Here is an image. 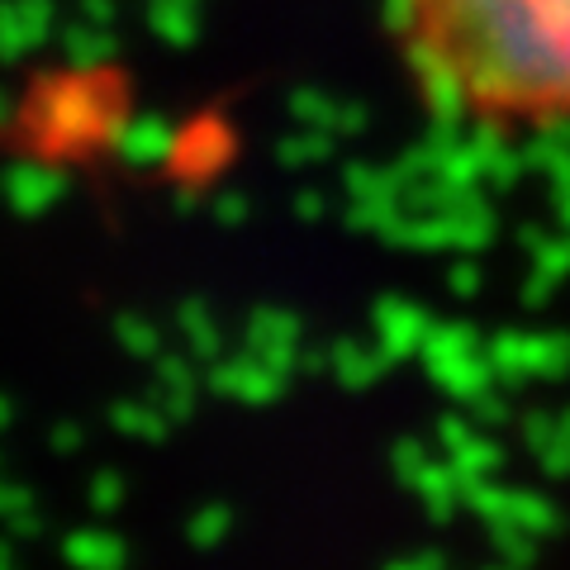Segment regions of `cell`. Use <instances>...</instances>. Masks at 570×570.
<instances>
[{
  "mask_svg": "<svg viewBox=\"0 0 570 570\" xmlns=\"http://www.w3.org/2000/svg\"><path fill=\"white\" fill-rule=\"evenodd\" d=\"M409 77L485 134H570V0H395Z\"/></svg>",
  "mask_w": 570,
  "mask_h": 570,
  "instance_id": "1",
  "label": "cell"
}]
</instances>
